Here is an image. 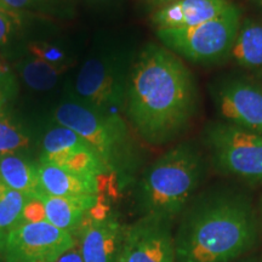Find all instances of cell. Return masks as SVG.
<instances>
[{
  "label": "cell",
  "instance_id": "6da1fadb",
  "mask_svg": "<svg viewBox=\"0 0 262 262\" xmlns=\"http://www.w3.org/2000/svg\"><path fill=\"white\" fill-rule=\"evenodd\" d=\"M201 93L182 58L149 42L131 64L125 116L139 137L165 146L185 135L199 113Z\"/></svg>",
  "mask_w": 262,
  "mask_h": 262
},
{
  "label": "cell",
  "instance_id": "7a4b0ae2",
  "mask_svg": "<svg viewBox=\"0 0 262 262\" xmlns=\"http://www.w3.org/2000/svg\"><path fill=\"white\" fill-rule=\"evenodd\" d=\"M176 221L175 262H234L260 244L253 199L232 186L201 189Z\"/></svg>",
  "mask_w": 262,
  "mask_h": 262
},
{
  "label": "cell",
  "instance_id": "3957f363",
  "mask_svg": "<svg viewBox=\"0 0 262 262\" xmlns=\"http://www.w3.org/2000/svg\"><path fill=\"white\" fill-rule=\"evenodd\" d=\"M209 165L208 156L194 141H181L170 147L137 182L140 217L175 222L202 189Z\"/></svg>",
  "mask_w": 262,
  "mask_h": 262
},
{
  "label": "cell",
  "instance_id": "277c9868",
  "mask_svg": "<svg viewBox=\"0 0 262 262\" xmlns=\"http://www.w3.org/2000/svg\"><path fill=\"white\" fill-rule=\"evenodd\" d=\"M54 118L61 126L79 135L118 181L122 176L127 178L136 153L125 118L107 116L78 101L62 102Z\"/></svg>",
  "mask_w": 262,
  "mask_h": 262
},
{
  "label": "cell",
  "instance_id": "5b68a950",
  "mask_svg": "<svg viewBox=\"0 0 262 262\" xmlns=\"http://www.w3.org/2000/svg\"><path fill=\"white\" fill-rule=\"evenodd\" d=\"M242 9L233 5L219 17L194 27L157 29L164 48L199 66H215L229 60L242 24Z\"/></svg>",
  "mask_w": 262,
  "mask_h": 262
},
{
  "label": "cell",
  "instance_id": "8992f818",
  "mask_svg": "<svg viewBox=\"0 0 262 262\" xmlns=\"http://www.w3.org/2000/svg\"><path fill=\"white\" fill-rule=\"evenodd\" d=\"M202 142L209 164L227 178L262 183V135L224 120L203 127Z\"/></svg>",
  "mask_w": 262,
  "mask_h": 262
},
{
  "label": "cell",
  "instance_id": "52a82bcc",
  "mask_svg": "<svg viewBox=\"0 0 262 262\" xmlns=\"http://www.w3.org/2000/svg\"><path fill=\"white\" fill-rule=\"evenodd\" d=\"M130 68L125 55L118 52L88 58L75 79V101L107 116L124 117Z\"/></svg>",
  "mask_w": 262,
  "mask_h": 262
},
{
  "label": "cell",
  "instance_id": "ba28073f",
  "mask_svg": "<svg viewBox=\"0 0 262 262\" xmlns=\"http://www.w3.org/2000/svg\"><path fill=\"white\" fill-rule=\"evenodd\" d=\"M209 95L224 122L262 135V84L247 75H222L209 84Z\"/></svg>",
  "mask_w": 262,
  "mask_h": 262
},
{
  "label": "cell",
  "instance_id": "9c48e42d",
  "mask_svg": "<svg viewBox=\"0 0 262 262\" xmlns=\"http://www.w3.org/2000/svg\"><path fill=\"white\" fill-rule=\"evenodd\" d=\"M75 244L73 234L48 221L19 224L6 238L4 258L6 262H56Z\"/></svg>",
  "mask_w": 262,
  "mask_h": 262
},
{
  "label": "cell",
  "instance_id": "30bf717a",
  "mask_svg": "<svg viewBox=\"0 0 262 262\" xmlns=\"http://www.w3.org/2000/svg\"><path fill=\"white\" fill-rule=\"evenodd\" d=\"M114 262H175L173 222L140 217L126 226Z\"/></svg>",
  "mask_w": 262,
  "mask_h": 262
},
{
  "label": "cell",
  "instance_id": "8fae6325",
  "mask_svg": "<svg viewBox=\"0 0 262 262\" xmlns=\"http://www.w3.org/2000/svg\"><path fill=\"white\" fill-rule=\"evenodd\" d=\"M125 227L113 211L103 217H93L86 212L73 234L83 261L114 262Z\"/></svg>",
  "mask_w": 262,
  "mask_h": 262
},
{
  "label": "cell",
  "instance_id": "7c38bea8",
  "mask_svg": "<svg viewBox=\"0 0 262 262\" xmlns=\"http://www.w3.org/2000/svg\"><path fill=\"white\" fill-rule=\"evenodd\" d=\"M232 0H181L152 11L150 24L157 29L194 27L228 11Z\"/></svg>",
  "mask_w": 262,
  "mask_h": 262
},
{
  "label": "cell",
  "instance_id": "4fadbf2b",
  "mask_svg": "<svg viewBox=\"0 0 262 262\" xmlns=\"http://www.w3.org/2000/svg\"><path fill=\"white\" fill-rule=\"evenodd\" d=\"M40 187L44 194L54 196L98 195L97 178H84L63 168L40 163L38 165Z\"/></svg>",
  "mask_w": 262,
  "mask_h": 262
},
{
  "label": "cell",
  "instance_id": "5bb4252c",
  "mask_svg": "<svg viewBox=\"0 0 262 262\" xmlns=\"http://www.w3.org/2000/svg\"><path fill=\"white\" fill-rule=\"evenodd\" d=\"M38 198L41 199L45 206L47 221L71 234L75 233L84 216L98 201V195L54 196L40 194Z\"/></svg>",
  "mask_w": 262,
  "mask_h": 262
},
{
  "label": "cell",
  "instance_id": "9a60e30c",
  "mask_svg": "<svg viewBox=\"0 0 262 262\" xmlns=\"http://www.w3.org/2000/svg\"><path fill=\"white\" fill-rule=\"evenodd\" d=\"M239 68L262 79V22L254 18L242 19L231 57Z\"/></svg>",
  "mask_w": 262,
  "mask_h": 262
},
{
  "label": "cell",
  "instance_id": "2e32d148",
  "mask_svg": "<svg viewBox=\"0 0 262 262\" xmlns=\"http://www.w3.org/2000/svg\"><path fill=\"white\" fill-rule=\"evenodd\" d=\"M0 179L8 187L27 198L44 194L39 181L38 165L29 163L17 153L0 156Z\"/></svg>",
  "mask_w": 262,
  "mask_h": 262
},
{
  "label": "cell",
  "instance_id": "e0dca14e",
  "mask_svg": "<svg viewBox=\"0 0 262 262\" xmlns=\"http://www.w3.org/2000/svg\"><path fill=\"white\" fill-rule=\"evenodd\" d=\"M84 147L89 146L79 135L73 130L60 125L44 136L40 163L62 168L72 153Z\"/></svg>",
  "mask_w": 262,
  "mask_h": 262
},
{
  "label": "cell",
  "instance_id": "ac0fdd59",
  "mask_svg": "<svg viewBox=\"0 0 262 262\" xmlns=\"http://www.w3.org/2000/svg\"><path fill=\"white\" fill-rule=\"evenodd\" d=\"M68 66H52L37 58L28 57L18 63L19 75L27 86L35 91H48L58 83Z\"/></svg>",
  "mask_w": 262,
  "mask_h": 262
},
{
  "label": "cell",
  "instance_id": "d6986e66",
  "mask_svg": "<svg viewBox=\"0 0 262 262\" xmlns=\"http://www.w3.org/2000/svg\"><path fill=\"white\" fill-rule=\"evenodd\" d=\"M25 194L14 191L0 179V237L6 242L10 232L21 224L26 202Z\"/></svg>",
  "mask_w": 262,
  "mask_h": 262
},
{
  "label": "cell",
  "instance_id": "ffe728a7",
  "mask_svg": "<svg viewBox=\"0 0 262 262\" xmlns=\"http://www.w3.org/2000/svg\"><path fill=\"white\" fill-rule=\"evenodd\" d=\"M28 145L29 137L25 131L0 111V156L16 153Z\"/></svg>",
  "mask_w": 262,
  "mask_h": 262
},
{
  "label": "cell",
  "instance_id": "44dd1931",
  "mask_svg": "<svg viewBox=\"0 0 262 262\" xmlns=\"http://www.w3.org/2000/svg\"><path fill=\"white\" fill-rule=\"evenodd\" d=\"M29 56L52 66H70L68 55L57 44L49 41H32L27 45Z\"/></svg>",
  "mask_w": 262,
  "mask_h": 262
},
{
  "label": "cell",
  "instance_id": "7402d4cb",
  "mask_svg": "<svg viewBox=\"0 0 262 262\" xmlns=\"http://www.w3.org/2000/svg\"><path fill=\"white\" fill-rule=\"evenodd\" d=\"M19 25H21V17L17 11L0 9V47H5L11 41Z\"/></svg>",
  "mask_w": 262,
  "mask_h": 262
},
{
  "label": "cell",
  "instance_id": "603a6c76",
  "mask_svg": "<svg viewBox=\"0 0 262 262\" xmlns=\"http://www.w3.org/2000/svg\"><path fill=\"white\" fill-rule=\"evenodd\" d=\"M47 221L45 206L40 198H29L26 202L22 211L21 224H34V222Z\"/></svg>",
  "mask_w": 262,
  "mask_h": 262
},
{
  "label": "cell",
  "instance_id": "cb8c5ba5",
  "mask_svg": "<svg viewBox=\"0 0 262 262\" xmlns=\"http://www.w3.org/2000/svg\"><path fill=\"white\" fill-rule=\"evenodd\" d=\"M37 9L47 10V11H61L68 10L71 0H35Z\"/></svg>",
  "mask_w": 262,
  "mask_h": 262
},
{
  "label": "cell",
  "instance_id": "d4e9b609",
  "mask_svg": "<svg viewBox=\"0 0 262 262\" xmlns=\"http://www.w3.org/2000/svg\"><path fill=\"white\" fill-rule=\"evenodd\" d=\"M14 85V78H6L0 75V111L8 100L9 95L12 94Z\"/></svg>",
  "mask_w": 262,
  "mask_h": 262
},
{
  "label": "cell",
  "instance_id": "484cf974",
  "mask_svg": "<svg viewBox=\"0 0 262 262\" xmlns=\"http://www.w3.org/2000/svg\"><path fill=\"white\" fill-rule=\"evenodd\" d=\"M2 3L6 8H9L10 10H15V11L37 8L35 0H2Z\"/></svg>",
  "mask_w": 262,
  "mask_h": 262
},
{
  "label": "cell",
  "instance_id": "4316f807",
  "mask_svg": "<svg viewBox=\"0 0 262 262\" xmlns=\"http://www.w3.org/2000/svg\"><path fill=\"white\" fill-rule=\"evenodd\" d=\"M56 262H84V261H83V257H81L79 248H78V245L75 244V247L72 248L71 250L66 251V253L62 255Z\"/></svg>",
  "mask_w": 262,
  "mask_h": 262
},
{
  "label": "cell",
  "instance_id": "83f0119b",
  "mask_svg": "<svg viewBox=\"0 0 262 262\" xmlns=\"http://www.w3.org/2000/svg\"><path fill=\"white\" fill-rule=\"evenodd\" d=\"M141 4L146 8H148L155 11V10L162 8L164 5L171 4V3H176V2H181V0H140Z\"/></svg>",
  "mask_w": 262,
  "mask_h": 262
},
{
  "label": "cell",
  "instance_id": "f1b7e54d",
  "mask_svg": "<svg viewBox=\"0 0 262 262\" xmlns=\"http://www.w3.org/2000/svg\"><path fill=\"white\" fill-rule=\"evenodd\" d=\"M234 262H262V251L255 250L253 253L245 255L244 257L239 258Z\"/></svg>",
  "mask_w": 262,
  "mask_h": 262
},
{
  "label": "cell",
  "instance_id": "f546056e",
  "mask_svg": "<svg viewBox=\"0 0 262 262\" xmlns=\"http://www.w3.org/2000/svg\"><path fill=\"white\" fill-rule=\"evenodd\" d=\"M0 75L6 78H12L11 73H10V68L9 66L6 64V62L3 60V57L0 56Z\"/></svg>",
  "mask_w": 262,
  "mask_h": 262
},
{
  "label": "cell",
  "instance_id": "4dcf8cb0",
  "mask_svg": "<svg viewBox=\"0 0 262 262\" xmlns=\"http://www.w3.org/2000/svg\"><path fill=\"white\" fill-rule=\"evenodd\" d=\"M86 2H89L90 4H93L95 6H106V5L113 4V3H116L117 0H86Z\"/></svg>",
  "mask_w": 262,
  "mask_h": 262
},
{
  "label": "cell",
  "instance_id": "1f68e13d",
  "mask_svg": "<svg viewBox=\"0 0 262 262\" xmlns=\"http://www.w3.org/2000/svg\"><path fill=\"white\" fill-rule=\"evenodd\" d=\"M4 250H5V241L0 237V256H4Z\"/></svg>",
  "mask_w": 262,
  "mask_h": 262
},
{
  "label": "cell",
  "instance_id": "d6a6232c",
  "mask_svg": "<svg viewBox=\"0 0 262 262\" xmlns=\"http://www.w3.org/2000/svg\"><path fill=\"white\" fill-rule=\"evenodd\" d=\"M258 216H260L261 227H262V198H261V201H260V208H258Z\"/></svg>",
  "mask_w": 262,
  "mask_h": 262
},
{
  "label": "cell",
  "instance_id": "836d02e7",
  "mask_svg": "<svg viewBox=\"0 0 262 262\" xmlns=\"http://www.w3.org/2000/svg\"><path fill=\"white\" fill-rule=\"evenodd\" d=\"M253 2L256 4L257 6H260V8L262 9V0H253Z\"/></svg>",
  "mask_w": 262,
  "mask_h": 262
},
{
  "label": "cell",
  "instance_id": "e575fe53",
  "mask_svg": "<svg viewBox=\"0 0 262 262\" xmlns=\"http://www.w3.org/2000/svg\"><path fill=\"white\" fill-rule=\"evenodd\" d=\"M0 9H9V8H6V6H5L4 4H3L2 0H0Z\"/></svg>",
  "mask_w": 262,
  "mask_h": 262
}]
</instances>
